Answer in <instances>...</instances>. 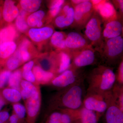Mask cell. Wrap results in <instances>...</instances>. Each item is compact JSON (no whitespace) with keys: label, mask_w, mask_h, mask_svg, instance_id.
Here are the masks:
<instances>
[{"label":"cell","mask_w":123,"mask_h":123,"mask_svg":"<svg viewBox=\"0 0 123 123\" xmlns=\"http://www.w3.org/2000/svg\"><path fill=\"white\" fill-rule=\"evenodd\" d=\"M22 71L17 69L12 73L8 82L9 88L17 90L20 91L21 89V82L22 80Z\"/></svg>","instance_id":"obj_26"},{"label":"cell","mask_w":123,"mask_h":123,"mask_svg":"<svg viewBox=\"0 0 123 123\" xmlns=\"http://www.w3.org/2000/svg\"><path fill=\"white\" fill-rule=\"evenodd\" d=\"M46 15V13L43 10H38L33 13L26 18V22L29 26L36 28L37 24L43 21Z\"/></svg>","instance_id":"obj_28"},{"label":"cell","mask_w":123,"mask_h":123,"mask_svg":"<svg viewBox=\"0 0 123 123\" xmlns=\"http://www.w3.org/2000/svg\"><path fill=\"white\" fill-rule=\"evenodd\" d=\"M11 73V71L4 68L0 71V91L8 85Z\"/></svg>","instance_id":"obj_33"},{"label":"cell","mask_w":123,"mask_h":123,"mask_svg":"<svg viewBox=\"0 0 123 123\" xmlns=\"http://www.w3.org/2000/svg\"><path fill=\"white\" fill-rule=\"evenodd\" d=\"M9 114L6 111H0V123H7L9 118Z\"/></svg>","instance_id":"obj_38"},{"label":"cell","mask_w":123,"mask_h":123,"mask_svg":"<svg viewBox=\"0 0 123 123\" xmlns=\"http://www.w3.org/2000/svg\"><path fill=\"white\" fill-rule=\"evenodd\" d=\"M85 79L74 85L59 90L49 103V112L62 110H75L83 106L86 90Z\"/></svg>","instance_id":"obj_1"},{"label":"cell","mask_w":123,"mask_h":123,"mask_svg":"<svg viewBox=\"0 0 123 123\" xmlns=\"http://www.w3.org/2000/svg\"><path fill=\"white\" fill-rule=\"evenodd\" d=\"M93 6L102 17L103 21L114 18L118 16L114 7L108 1L102 0L98 4Z\"/></svg>","instance_id":"obj_17"},{"label":"cell","mask_w":123,"mask_h":123,"mask_svg":"<svg viewBox=\"0 0 123 123\" xmlns=\"http://www.w3.org/2000/svg\"><path fill=\"white\" fill-rule=\"evenodd\" d=\"M106 93L86 91L83 100V106L102 116L107 107Z\"/></svg>","instance_id":"obj_8"},{"label":"cell","mask_w":123,"mask_h":123,"mask_svg":"<svg viewBox=\"0 0 123 123\" xmlns=\"http://www.w3.org/2000/svg\"><path fill=\"white\" fill-rule=\"evenodd\" d=\"M46 123H61V118L62 114L59 111H54L51 112Z\"/></svg>","instance_id":"obj_34"},{"label":"cell","mask_w":123,"mask_h":123,"mask_svg":"<svg viewBox=\"0 0 123 123\" xmlns=\"http://www.w3.org/2000/svg\"><path fill=\"white\" fill-rule=\"evenodd\" d=\"M25 107L26 110V123H35L39 114L42 96L40 88L31 97L26 100Z\"/></svg>","instance_id":"obj_11"},{"label":"cell","mask_w":123,"mask_h":123,"mask_svg":"<svg viewBox=\"0 0 123 123\" xmlns=\"http://www.w3.org/2000/svg\"><path fill=\"white\" fill-rule=\"evenodd\" d=\"M42 2L40 0H21L19 3L21 9L32 13L38 10Z\"/></svg>","instance_id":"obj_25"},{"label":"cell","mask_w":123,"mask_h":123,"mask_svg":"<svg viewBox=\"0 0 123 123\" xmlns=\"http://www.w3.org/2000/svg\"><path fill=\"white\" fill-rule=\"evenodd\" d=\"M65 44L66 50L69 53L92 48L84 35L78 31H71L66 34Z\"/></svg>","instance_id":"obj_9"},{"label":"cell","mask_w":123,"mask_h":123,"mask_svg":"<svg viewBox=\"0 0 123 123\" xmlns=\"http://www.w3.org/2000/svg\"><path fill=\"white\" fill-rule=\"evenodd\" d=\"M22 64L20 59L13 54L7 60L4 66V69L11 72L17 69Z\"/></svg>","instance_id":"obj_31"},{"label":"cell","mask_w":123,"mask_h":123,"mask_svg":"<svg viewBox=\"0 0 123 123\" xmlns=\"http://www.w3.org/2000/svg\"><path fill=\"white\" fill-rule=\"evenodd\" d=\"M86 0H70V2L74 7L82 2H85Z\"/></svg>","instance_id":"obj_43"},{"label":"cell","mask_w":123,"mask_h":123,"mask_svg":"<svg viewBox=\"0 0 123 123\" xmlns=\"http://www.w3.org/2000/svg\"><path fill=\"white\" fill-rule=\"evenodd\" d=\"M74 20L71 27L78 31L84 29L92 17L94 11L91 1L85 2L74 6Z\"/></svg>","instance_id":"obj_6"},{"label":"cell","mask_w":123,"mask_h":123,"mask_svg":"<svg viewBox=\"0 0 123 123\" xmlns=\"http://www.w3.org/2000/svg\"><path fill=\"white\" fill-rule=\"evenodd\" d=\"M14 41H9L0 43V67L4 66L6 62L13 55L17 49Z\"/></svg>","instance_id":"obj_18"},{"label":"cell","mask_w":123,"mask_h":123,"mask_svg":"<svg viewBox=\"0 0 123 123\" xmlns=\"http://www.w3.org/2000/svg\"><path fill=\"white\" fill-rule=\"evenodd\" d=\"M111 92L120 109L123 111V86L120 85L116 83Z\"/></svg>","instance_id":"obj_29"},{"label":"cell","mask_w":123,"mask_h":123,"mask_svg":"<svg viewBox=\"0 0 123 123\" xmlns=\"http://www.w3.org/2000/svg\"><path fill=\"white\" fill-rule=\"evenodd\" d=\"M88 84L86 91L104 93L111 90L116 83L114 68L99 64L86 75Z\"/></svg>","instance_id":"obj_2"},{"label":"cell","mask_w":123,"mask_h":123,"mask_svg":"<svg viewBox=\"0 0 123 123\" xmlns=\"http://www.w3.org/2000/svg\"><path fill=\"white\" fill-rule=\"evenodd\" d=\"M74 7L70 1L64 3L60 12L55 18V26L60 29L71 27L74 20Z\"/></svg>","instance_id":"obj_12"},{"label":"cell","mask_w":123,"mask_h":123,"mask_svg":"<svg viewBox=\"0 0 123 123\" xmlns=\"http://www.w3.org/2000/svg\"><path fill=\"white\" fill-rule=\"evenodd\" d=\"M60 111L62 112L61 118V123H73L75 122L72 117L68 113L62 111Z\"/></svg>","instance_id":"obj_37"},{"label":"cell","mask_w":123,"mask_h":123,"mask_svg":"<svg viewBox=\"0 0 123 123\" xmlns=\"http://www.w3.org/2000/svg\"><path fill=\"white\" fill-rule=\"evenodd\" d=\"M8 121L9 123H21L18 117L14 112L10 116Z\"/></svg>","instance_id":"obj_41"},{"label":"cell","mask_w":123,"mask_h":123,"mask_svg":"<svg viewBox=\"0 0 123 123\" xmlns=\"http://www.w3.org/2000/svg\"><path fill=\"white\" fill-rule=\"evenodd\" d=\"M17 6L14 1L6 0L4 2L2 9V18L3 21L7 23H11L15 20L19 13Z\"/></svg>","instance_id":"obj_16"},{"label":"cell","mask_w":123,"mask_h":123,"mask_svg":"<svg viewBox=\"0 0 123 123\" xmlns=\"http://www.w3.org/2000/svg\"><path fill=\"white\" fill-rule=\"evenodd\" d=\"M96 51L93 48H90L70 53L71 64L69 68L81 69L86 66L96 64L98 62V59H99Z\"/></svg>","instance_id":"obj_7"},{"label":"cell","mask_w":123,"mask_h":123,"mask_svg":"<svg viewBox=\"0 0 123 123\" xmlns=\"http://www.w3.org/2000/svg\"><path fill=\"white\" fill-rule=\"evenodd\" d=\"M0 93L7 103H17L22 99L20 91L13 88L5 87L0 91Z\"/></svg>","instance_id":"obj_22"},{"label":"cell","mask_w":123,"mask_h":123,"mask_svg":"<svg viewBox=\"0 0 123 123\" xmlns=\"http://www.w3.org/2000/svg\"><path fill=\"white\" fill-rule=\"evenodd\" d=\"M1 68V67H0V68Z\"/></svg>","instance_id":"obj_46"},{"label":"cell","mask_w":123,"mask_h":123,"mask_svg":"<svg viewBox=\"0 0 123 123\" xmlns=\"http://www.w3.org/2000/svg\"><path fill=\"white\" fill-rule=\"evenodd\" d=\"M59 111L67 112L71 116L74 121H78L80 123H98L99 118L102 117L96 112L86 108L84 106L77 110Z\"/></svg>","instance_id":"obj_13"},{"label":"cell","mask_w":123,"mask_h":123,"mask_svg":"<svg viewBox=\"0 0 123 123\" xmlns=\"http://www.w3.org/2000/svg\"><path fill=\"white\" fill-rule=\"evenodd\" d=\"M12 107L14 113L18 117L21 123H23L26 114L25 106L19 103H17L12 104Z\"/></svg>","instance_id":"obj_32"},{"label":"cell","mask_w":123,"mask_h":123,"mask_svg":"<svg viewBox=\"0 0 123 123\" xmlns=\"http://www.w3.org/2000/svg\"><path fill=\"white\" fill-rule=\"evenodd\" d=\"M54 32L53 26L48 25L40 28H31L28 31V35L33 42L40 43L50 39Z\"/></svg>","instance_id":"obj_15"},{"label":"cell","mask_w":123,"mask_h":123,"mask_svg":"<svg viewBox=\"0 0 123 123\" xmlns=\"http://www.w3.org/2000/svg\"><path fill=\"white\" fill-rule=\"evenodd\" d=\"M71 64L70 53L66 50L62 51L58 55L56 60V73L59 75L64 72L69 68Z\"/></svg>","instance_id":"obj_20"},{"label":"cell","mask_w":123,"mask_h":123,"mask_svg":"<svg viewBox=\"0 0 123 123\" xmlns=\"http://www.w3.org/2000/svg\"><path fill=\"white\" fill-rule=\"evenodd\" d=\"M2 7L0 6V21L2 18Z\"/></svg>","instance_id":"obj_44"},{"label":"cell","mask_w":123,"mask_h":123,"mask_svg":"<svg viewBox=\"0 0 123 123\" xmlns=\"http://www.w3.org/2000/svg\"><path fill=\"white\" fill-rule=\"evenodd\" d=\"M65 1L55 0L52 1L49 5V14L51 18H55L60 12Z\"/></svg>","instance_id":"obj_30"},{"label":"cell","mask_w":123,"mask_h":123,"mask_svg":"<svg viewBox=\"0 0 123 123\" xmlns=\"http://www.w3.org/2000/svg\"><path fill=\"white\" fill-rule=\"evenodd\" d=\"M107 107L104 113L105 123H123V111L112 96L111 90L106 92Z\"/></svg>","instance_id":"obj_10"},{"label":"cell","mask_w":123,"mask_h":123,"mask_svg":"<svg viewBox=\"0 0 123 123\" xmlns=\"http://www.w3.org/2000/svg\"><path fill=\"white\" fill-rule=\"evenodd\" d=\"M101 64L113 68L123 60V35L104 40L97 51Z\"/></svg>","instance_id":"obj_3"},{"label":"cell","mask_w":123,"mask_h":123,"mask_svg":"<svg viewBox=\"0 0 123 123\" xmlns=\"http://www.w3.org/2000/svg\"><path fill=\"white\" fill-rule=\"evenodd\" d=\"M66 35V34L62 31H55L50 38L51 44L60 50H66L65 44Z\"/></svg>","instance_id":"obj_23"},{"label":"cell","mask_w":123,"mask_h":123,"mask_svg":"<svg viewBox=\"0 0 123 123\" xmlns=\"http://www.w3.org/2000/svg\"><path fill=\"white\" fill-rule=\"evenodd\" d=\"M113 3L115 6L118 9V10L119 11L121 15H123V0H114L113 1Z\"/></svg>","instance_id":"obj_40"},{"label":"cell","mask_w":123,"mask_h":123,"mask_svg":"<svg viewBox=\"0 0 123 123\" xmlns=\"http://www.w3.org/2000/svg\"><path fill=\"white\" fill-rule=\"evenodd\" d=\"M74 123H80L78 121H75Z\"/></svg>","instance_id":"obj_45"},{"label":"cell","mask_w":123,"mask_h":123,"mask_svg":"<svg viewBox=\"0 0 123 123\" xmlns=\"http://www.w3.org/2000/svg\"><path fill=\"white\" fill-rule=\"evenodd\" d=\"M31 45V42L27 39H24L20 42L17 50L20 54L22 63L29 61L31 58V53L29 50Z\"/></svg>","instance_id":"obj_24"},{"label":"cell","mask_w":123,"mask_h":123,"mask_svg":"<svg viewBox=\"0 0 123 123\" xmlns=\"http://www.w3.org/2000/svg\"><path fill=\"white\" fill-rule=\"evenodd\" d=\"M18 33L15 26L9 24L0 30V43L9 41H14L18 37Z\"/></svg>","instance_id":"obj_21"},{"label":"cell","mask_w":123,"mask_h":123,"mask_svg":"<svg viewBox=\"0 0 123 123\" xmlns=\"http://www.w3.org/2000/svg\"><path fill=\"white\" fill-rule=\"evenodd\" d=\"M22 78L25 80L30 82L35 85H37L36 80L35 77L32 70L22 71Z\"/></svg>","instance_id":"obj_36"},{"label":"cell","mask_w":123,"mask_h":123,"mask_svg":"<svg viewBox=\"0 0 123 123\" xmlns=\"http://www.w3.org/2000/svg\"><path fill=\"white\" fill-rule=\"evenodd\" d=\"M32 70L38 85L49 84L55 77L54 73L45 71L39 65L34 66Z\"/></svg>","instance_id":"obj_19"},{"label":"cell","mask_w":123,"mask_h":123,"mask_svg":"<svg viewBox=\"0 0 123 123\" xmlns=\"http://www.w3.org/2000/svg\"><path fill=\"white\" fill-rule=\"evenodd\" d=\"M120 17L121 16L118 15L116 18L103 21L104 40L123 35V24Z\"/></svg>","instance_id":"obj_14"},{"label":"cell","mask_w":123,"mask_h":123,"mask_svg":"<svg viewBox=\"0 0 123 123\" xmlns=\"http://www.w3.org/2000/svg\"><path fill=\"white\" fill-rule=\"evenodd\" d=\"M27 15V12L21 9L17 17L15 19V28L22 33L26 31L29 28V26L26 22Z\"/></svg>","instance_id":"obj_27"},{"label":"cell","mask_w":123,"mask_h":123,"mask_svg":"<svg viewBox=\"0 0 123 123\" xmlns=\"http://www.w3.org/2000/svg\"><path fill=\"white\" fill-rule=\"evenodd\" d=\"M85 77L81 69L69 68L61 74L55 77L49 84L59 90L79 82L85 79Z\"/></svg>","instance_id":"obj_5"},{"label":"cell","mask_w":123,"mask_h":123,"mask_svg":"<svg viewBox=\"0 0 123 123\" xmlns=\"http://www.w3.org/2000/svg\"><path fill=\"white\" fill-rule=\"evenodd\" d=\"M6 103H7V102L4 99L0 93V111H1L2 108L5 105Z\"/></svg>","instance_id":"obj_42"},{"label":"cell","mask_w":123,"mask_h":123,"mask_svg":"<svg viewBox=\"0 0 123 123\" xmlns=\"http://www.w3.org/2000/svg\"><path fill=\"white\" fill-rule=\"evenodd\" d=\"M35 62L34 61H30L25 64L22 68V71H29L33 69Z\"/></svg>","instance_id":"obj_39"},{"label":"cell","mask_w":123,"mask_h":123,"mask_svg":"<svg viewBox=\"0 0 123 123\" xmlns=\"http://www.w3.org/2000/svg\"><path fill=\"white\" fill-rule=\"evenodd\" d=\"M116 83L120 85L123 86V60L118 65V69L116 74Z\"/></svg>","instance_id":"obj_35"},{"label":"cell","mask_w":123,"mask_h":123,"mask_svg":"<svg viewBox=\"0 0 123 123\" xmlns=\"http://www.w3.org/2000/svg\"><path fill=\"white\" fill-rule=\"evenodd\" d=\"M103 20L98 12L94 9L90 20L85 26L84 35L93 48L97 51L104 42Z\"/></svg>","instance_id":"obj_4"}]
</instances>
